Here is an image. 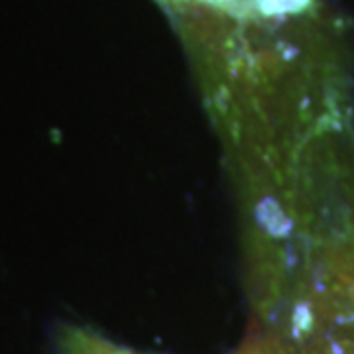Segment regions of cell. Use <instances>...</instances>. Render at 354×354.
I'll list each match as a JSON object with an SVG mask.
<instances>
[{
	"instance_id": "cell-1",
	"label": "cell",
	"mask_w": 354,
	"mask_h": 354,
	"mask_svg": "<svg viewBox=\"0 0 354 354\" xmlns=\"http://www.w3.org/2000/svg\"><path fill=\"white\" fill-rule=\"evenodd\" d=\"M64 354H132L83 329H67L64 333Z\"/></svg>"
}]
</instances>
